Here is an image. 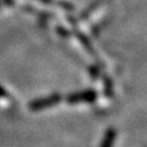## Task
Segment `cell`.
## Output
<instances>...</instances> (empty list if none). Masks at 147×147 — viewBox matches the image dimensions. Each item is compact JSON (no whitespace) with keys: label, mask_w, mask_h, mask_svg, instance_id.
<instances>
[{"label":"cell","mask_w":147,"mask_h":147,"mask_svg":"<svg viewBox=\"0 0 147 147\" xmlns=\"http://www.w3.org/2000/svg\"><path fill=\"white\" fill-rule=\"evenodd\" d=\"M98 97V93L96 90H84L79 92L70 93L66 97V102L70 104H77V103H93Z\"/></svg>","instance_id":"7a4b0ae2"},{"label":"cell","mask_w":147,"mask_h":147,"mask_svg":"<svg viewBox=\"0 0 147 147\" xmlns=\"http://www.w3.org/2000/svg\"><path fill=\"white\" fill-rule=\"evenodd\" d=\"M4 1H5L7 5H12V0H4Z\"/></svg>","instance_id":"52a82bcc"},{"label":"cell","mask_w":147,"mask_h":147,"mask_svg":"<svg viewBox=\"0 0 147 147\" xmlns=\"http://www.w3.org/2000/svg\"><path fill=\"white\" fill-rule=\"evenodd\" d=\"M88 71H90V75L93 77V79H97V77H99V75H100V70L97 66H91Z\"/></svg>","instance_id":"5b68a950"},{"label":"cell","mask_w":147,"mask_h":147,"mask_svg":"<svg viewBox=\"0 0 147 147\" xmlns=\"http://www.w3.org/2000/svg\"><path fill=\"white\" fill-rule=\"evenodd\" d=\"M115 137H117V130L114 127H108L104 132L103 140L100 142L99 147H113Z\"/></svg>","instance_id":"3957f363"},{"label":"cell","mask_w":147,"mask_h":147,"mask_svg":"<svg viewBox=\"0 0 147 147\" xmlns=\"http://www.w3.org/2000/svg\"><path fill=\"white\" fill-rule=\"evenodd\" d=\"M10 96H9V93L5 91V88H4L3 86H0V98H9Z\"/></svg>","instance_id":"8992f818"},{"label":"cell","mask_w":147,"mask_h":147,"mask_svg":"<svg viewBox=\"0 0 147 147\" xmlns=\"http://www.w3.org/2000/svg\"><path fill=\"white\" fill-rule=\"evenodd\" d=\"M103 86H104V93L107 97H113L114 94V90H113V81L109 76H104L103 77Z\"/></svg>","instance_id":"277c9868"},{"label":"cell","mask_w":147,"mask_h":147,"mask_svg":"<svg viewBox=\"0 0 147 147\" xmlns=\"http://www.w3.org/2000/svg\"><path fill=\"white\" fill-rule=\"evenodd\" d=\"M61 94L59 93H53V94H49V96H45L43 98H37L33 99L32 102L28 103V109L32 110V112H39V110H43V109H47L50 108L53 105H57L61 102Z\"/></svg>","instance_id":"6da1fadb"}]
</instances>
